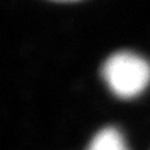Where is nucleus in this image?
Segmentation results:
<instances>
[{"label":"nucleus","instance_id":"1","mask_svg":"<svg viewBox=\"0 0 150 150\" xmlns=\"http://www.w3.org/2000/svg\"><path fill=\"white\" fill-rule=\"evenodd\" d=\"M102 76L117 97L132 99L150 83V64L135 53L118 52L104 61Z\"/></svg>","mask_w":150,"mask_h":150},{"label":"nucleus","instance_id":"2","mask_svg":"<svg viewBox=\"0 0 150 150\" xmlns=\"http://www.w3.org/2000/svg\"><path fill=\"white\" fill-rule=\"evenodd\" d=\"M86 150H128L120 131L112 127L103 128L97 132Z\"/></svg>","mask_w":150,"mask_h":150}]
</instances>
